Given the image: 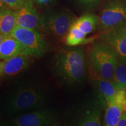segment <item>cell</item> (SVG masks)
I'll return each mask as SVG.
<instances>
[{"label": "cell", "instance_id": "1", "mask_svg": "<svg viewBox=\"0 0 126 126\" xmlns=\"http://www.w3.org/2000/svg\"><path fill=\"white\" fill-rule=\"evenodd\" d=\"M55 75L67 84H76L83 81L86 74V60L80 47H73L57 53L53 61Z\"/></svg>", "mask_w": 126, "mask_h": 126}, {"label": "cell", "instance_id": "2", "mask_svg": "<svg viewBox=\"0 0 126 126\" xmlns=\"http://www.w3.org/2000/svg\"><path fill=\"white\" fill-rule=\"evenodd\" d=\"M119 59L117 53L111 46L102 40L95 42L89 52L92 74L112 81Z\"/></svg>", "mask_w": 126, "mask_h": 126}, {"label": "cell", "instance_id": "3", "mask_svg": "<svg viewBox=\"0 0 126 126\" xmlns=\"http://www.w3.org/2000/svg\"><path fill=\"white\" fill-rule=\"evenodd\" d=\"M46 102V95L40 88L34 86L20 88L11 99L9 110L15 113L37 110L43 108Z\"/></svg>", "mask_w": 126, "mask_h": 126}, {"label": "cell", "instance_id": "4", "mask_svg": "<svg viewBox=\"0 0 126 126\" xmlns=\"http://www.w3.org/2000/svg\"><path fill=\"white\" fill-rule=\"evenodd\" d=\"M75 19L74 15L67 9L47 11L40 15L39 29L61 38L66 36Z\"/></svg>", "mask_w": 126, "mask_h": 126}, {"label": "cell", "instance_id": "5", "mask_svg": "<svg viewBox=\"0 0 126 126\" xmlns=\"http://www.w3.org/2000/svg\"><path fill=\"white\" fill-rule=\"evenodd\" d=\"M23 47L22 54L29 57H40L48 50L45 39L36 29L16 26L11 34Z\"/></svg>", "mask_w": 126, "mask_h": 126}, {"label": "cell", "instance_id": "6", "mask_svg": "<svg viewBox=\"0 0 126 126\" xmlns=\"http://www.w3.org/2000/svg\"><path fill=\"white\" fill-rule=\"evenodd\" d=\"M100 32L126 20V0H105L99 16Z\"/></svg>", "mask_w": 126, "mask_h": 126}, {"label": "cell", "instance_id": "7", "mask_svg": "<svg viewBox=\"0 0 126 126\" xmlns=\"http://www.w3.org/2000/svg\"><path fill=\"white\" fill-rule=\"evenodd\" d=\"M60 123L59 116L54 111L42 108L17 116L11 122L16 126H54Z\"/></svg>", "mask_w": 126, "mask_h": 126}, {"label": "cell", "instance_id": "8", "mask_svg": "<svg viewBox=\"0 0 126 126\" xmlns=\"http://www.w3.org/2000/svg\"><path fill=\"white\" fill-rule=\"evenodd\" d=\"M100 38L114 48L120 59L126 61V20L100 32Z\"/></svg>", "mask_w": 126, "mask_h": 126}, {"label": "cell", "instance_id": "9", "mask_svg": "<svg viewBox=\"0 0 126 126\" xmlns=\"http://www.w3.org/2000/svg\"><path fill=\"white\" fill-rule=\"evenodd\" d=\"M34 5L33 0H26L24 4L16 10L17 26L28 29H39L40 16Z\"/></svg>", "mask_w": 126, "mask_h": 126}, {"label": "cell", "instance_id": "10", "mask_svg": "<svg viewBox=\"0 0 126 126\" xmlns=\"http://www.w3.org/2000/svg\"><path fill=\"white\" fill-rule=\"evenodd\" d=\"M31 57L19 54L4 60L2 76L13 77L23 71L29 65Z\"/></svg>", "mask_w": 126, "mask_h": 126}, {"label": "cell", "instance_id": "11", "mask_svg": "<svg viewBox=\"0 0 126 126\" xmlns=\"http://www.w3.org/2000/svg\"><path fill=\"white\" fill-rule=\"evenodd\" d=\"M23 50V46L17 39L11 36H5L0 44V60L22 54Z\"/></svg>", "mask_w": 126, "mask_h": 126}, {"label": "cell", "instance_id": "12", "mask_svg": "<svg viewBox=\"0 0 126 126\" xmlns=\"http://www.w3.org/2000/svg\"><path fill=\"white\" fill-rule=\"evenodd\" d=\"M94 82L106 103H114V96L118 89L111 80L92 75Z\"/></svg>", "mask_w": 126, "mask_h": 126}, {"label": "cell", "instance_id": "13", "mask_svg": "<svg viewBox=\"0 0 126 126\" xmlns=\"http://www.w3.org/2000/svg\"><path fill=\"white\" fill-rule=\"evenodd\" d=\"M16 26V10L7 7L0 11V33L10 36Z\"/></svg>", "mask_w": 126, "mask_h": 126}, {"label": "cell", "instance_id": "14", "mask_svg": "<svg viewBox=\"0 0 126 126\" xmlns=\"http://www.w3.org/2000/svg\"><path fill=\"white\" fill-rule=\"evenodd\" d=\"M79 126H100L102 123V109L99 105L89 108L78 120L77 123Z\"/></svg>", "mask_w": 126, "mask_h": 126}, {"label": "cell", "instance_id": "15", "mask_svg": "<svg viewBox=\"0 0 126 126\" xmlns=\"http://www.w3.org/2000/svg\"><path fill=\"white\" fill-rule=\"evenodd\" d=\"M99 23L98 16L94 14H86L76 19L72 25L87 35L98 29Z\"/></svg>", "mask_w": 126, "mask_h": 126}, {"label": "cell", "instance_id": "16", "mask_svg": "<svg viewBox=\"0 0 126 126\" xmlns=\"http://www.w3.org/2000/svg\"><path fill=\"white\" fill-rule=\"evenodd\" d=\"M107 107L104 117L103 125L116 126L120 118L124 112L123 109L114 103H106Z\"/></svg>", "mask_w": 126, "mask_h": 126}, {"label": "cell", "instance_id": "17", "mask_svg": "<svg viewBox=\"0 0 126 126\" xmlns=\"http://www.w3.org/2000/svg\"><path fill=\"white\" fill-rule=\"evenodd\" d=\"M86 34L72 25L65 36V42L68 46L74 47L88 42L86 39Z\"/></svg>", "mask_w": 126, "mask_h": 126}, {"label": "cell", "instance_id": "18", "mask_svg": "<svg viewBox=\"0 0 126 126\" xmlns=\"http://www.w3.org/2000/svg\"><path fill=\"white\" fill-rule=\"evenodd\" d=\"M113 82L118 89H125L126 86V61L119 59L113 75Z\"/></svg>", "mask_w": 126, "mask_h": 126}, {"label": "cell", "instance_id": "19", "mask_svg": "<svg viewBox=\"0 0 126 126\" xmlns=\"http://www.w3.org/2000/svg\"><path fill=\"white\" fill-rule=\"evenodd\" d=\"M114 103L126 111V91L125 89H118L114 96Z\"/></svg>", "mask_w": 126, "mask_h": 126}, {"label": "cell", "instance_id": "20", "mask_svg": "<svg viewBox=\"0 0 126 126\" xmlns=\"http://www.w3.org/2000/svg\"><path fill=\"white\" fill-rule=\"evenodd\" d=\"M80 5L86 8H94L99 5L104 0H76Z\"/></svg>", "mask_w": 126, "mask_h": 126}, {"label": "cell", "instance_id": "21", "mask_svg": "<svg viewBox=\"0 0 126 126\" xmlns=\"http://www.w3.org/2000/svg\"><path fill=\"white\" fill-rule=\"evenodd\" d=\"M10 8L17 10L24 4L26 0H1Z\"/></svg>", "mask_w": 126, "mask_h": 126}, {"label": "cell", "instance_id": "22", "mask_svg": "<svg viewBox=\"0 0 126 126\" xmlns=\"http://www.w3.org/2000/svg\"><path fill=\"white\" fill-rule=\"evenodd\" d=\"M35 5L39 6H46L49 5L54 0H33Z\"/></svg>", "mask_w": 126, "mask_h": 126}, {"label": "cell", "instance_id": "23", "mask_svg": "<svg viewBox=\"0 0 126 126\" xmlns=\"http://www.w3.org/2000/svg\"><path fill=\"white\" fill-rule=\"evenodd\" d=\"M116 126H126V111L123 113Z\"/></svg>", "mask_w": 126, "mask_h": 126}, {"label": "cell", "instance_id": "24", "mask_svg": "<svg viewBox=\"0 0 126 126\" xmlns=\"http://www.w3.org/2000/svg\"><path fill=\"white\" fill-rule=\"evenodd\" d=\"M7 7H8L7 5H6L5 4H4V3L1 0H0V11H1V10H2V9L6 8H7Z\"/></svg>", "mask_w": 126, "mask_h": 126}, {"label": "cell", "instance_id": "25", "mask_svg": "<svg viewBox=\"0 0 126 126\" xmlns=\"http://www.w3.org/2000/svg\"><path fill=\"white\" fill-rule=\"evenodd\" d=\"M3 65H4V60L0 61V77L2 75Z\"/></svg>", "mask_w": 126, "mask_h": 126}, {"label": "cell", "instance_id": "26", "mask_svg": "<svg viewBox=\"0 0 126 126\" xmlns=\"http://www.w3.org/2000/svg\"><path fill=\"white\" fill-rule=\"evenodd\" d=\"M5 37V36L3 35V34H2L0 33V44H1V42H2L3 39H4V37Z\"/></svg>", "mask_w": 126, "mask_h": 126}, {"label": "cell", "instance_id": "27", "mask_svg": "<svg viewBox=\"0 0 126 126\" xmlns=\"http://www.w3.org/2000/svg\"><path fill=\"white\" fill-rule=\"evenodd\" d=\"M125 89H126V88H125Z\"/></svg>", "mask_w": 126, "mask_h": 126}]
</instances>
